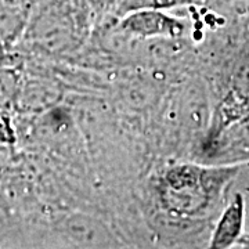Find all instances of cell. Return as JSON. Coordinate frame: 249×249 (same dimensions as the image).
<instances>
[{
    "label": "cell",
    "instance_id": "6da1fadb",
    "mask_svg": "<svg viewBox=\"0 0 249 249\" xmlns=\"http://www.w3.org/2000/svg\"><path fill=\"white\" fill-rule=\"evenodd\" d=\"M238 173V165L178 162L165 166L154 180L155 204L178 220L202 219L217 209Z\"/></svg>",
    "mask_w": 249,
    "mask_h": 249
},
{
    "label": "cell",
    "instance_id": "7a4b0ae2",
    "mask_svg": "<svg viewBox=\"0 0 249 249\" xmlns=\"http://www.w3.org/2000/svg\"><path fill=\"white\" fill-rule=\"evenodd\" d=\"M93 22L86 0H42L21 39L42 53H71L85 42Z\"/></svg>",
    "mask_w": 249,
    "mask_h": 249
},
{
    "label": "cell",
    "instance_id": "3957f363",
    "mask_svg": "<svg viewBox=\"0 0 249 249\" xmlns=\"http://www.w3.org/2000/svg\"><path fill=\"white\" fill-rule=\"evenodd\" d=\"M116 21L118 31L140 39H178L186 31L184 22L165 10H137Z\"/></svg>",
    "mask_w": 249,
    "mask_h": 249
},
{
    "label": "cell",
    "instance_id": "277c9868",
    "mask_svg": "<svg viewBox=\"0 0 249 249\" xmlns=\"http://www.w3.org/2000/svg\"><path fill=\"white\" fill-rule=\"evenodd\" d=\"M245 198L241 193H235L231 201L223 208L211 235L209 248L229 249L235 244H240L245 234Z\"/></svg>",
    "mask_w": 249,
    "mask_h": 249
},
{
    "label": "cell",
    "instance_id": "5b68a950",
    "mask_svg": "<svg viewBox=\"0 0 249 249\" xmlns=\"http://www.w3.org/2000/svg\"><path fill=\"white\" fill-rule=\"evenodd\" d=\"M42 0H0V39L11 47L21 40Z\"/></svg>",
    "mask_w": 249,
    "mask_h": 249
},
{
    "label": "cell",
    "instance_id": "8992f818",
    "mask_svg": "<svg viewBox=\"0 0 249 249\" xmlns=\"http://www.w3.org/2000/svg\"><path fill=\"white\" fill-rule=\"evenodd\" d=\"M64 234L79 247H109L115 242L107 227L89 214L75 213L64 223Z\"/></svg>",
    "mask_w": 249,
    "mask_h": 249
},
{
    "label": "cell",
    "instance_id": "52a82bcc",
    "mask_svg": "<svg viewBox=\"0 0 249 249\" xmlns=\"http://www.w3.org/2000/svg\"><path fill=\"white\" fill-rule=\"evenodd\" d=\"M204 0H118L114 18L119 19L126 14L137 10H170L201 4Z\"/></svg>",
    "mask_w": 249,
    "mask_h": 249
},
{
    "label": "cell",
    "instance_id": "ba28073f",
    "mask_svg": "<svg viewBox=\"0 0 249 249\" xmlns=\"http://www.w3.org/2000/svg\"><path fill=\"white\" fill-rule=\"evenodd\" d=\"M17 91V76L10 67L0 68V106L6 104L16 96Z\"/></svg>",
    "mask_w": 249,
    "mask_h": 249
},
{
    "label": "cell",
    "instance_id": "9c48e42d",
    "mask_svg": "<svg viewBox=\"0 0 249 249\" xmlns=\"http://www.w3.org/2000/svg\"><path fill=\"white\" fill-rule=\"evenodd\" d=\"M13 55L10 54V47L0 39V68L13 65Z\"/></svg>",
    "mask_w": 249,
    "mask_h": 249
},
{
    "label": "cell",
    "instance_id": "30bf717a",
    "mask_svg": "<svg viewBox=\"0 0 249 249\" xmlns=\"http://www.w3.org/2000/svg\"><path fill=\"white\" fill-rule=\"evenodd\" d=\"M240 244L242 247H245V248H249V234H244V237L241 238Z\"/></svg>",
    "mask_w": 249,
    "mask_h": 249
}]
</instances>
